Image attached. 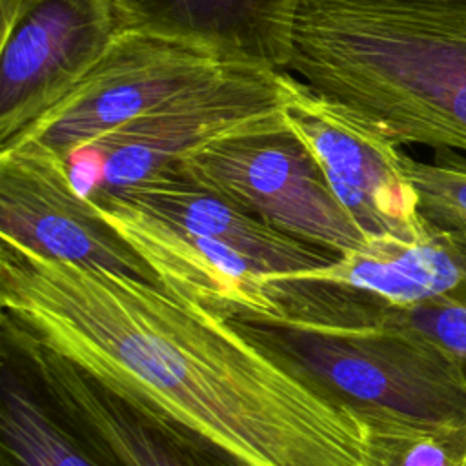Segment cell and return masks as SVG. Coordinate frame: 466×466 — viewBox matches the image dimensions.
<instances>
[{
  "label": "cell",
  "instance_id": "cell-10",
  "mask_svg": "<svg viewBox=\"0 0 466 466\" xmlns=\"http://www.w3.org/2000/svg\"><path fill=\"white\" fill-rule=\"evenodd\" d=\"M0 240L47 258L160 284L155 271L76 187L67 162L31 140L0 149Z\"/></svg>",
  "mask_w": 466,
  "mask_h": 466
},
{
  "label": "cell",
  "instance_id": "cell-12",
  "mask_svg": "<svg viewBox=\"0 0 466 466\" xmlns=\"http://www.w3.org/2000/svg\"><path fill=\"white\" fill-rule=\"evenodd\" d=\"M118 29L204 47L249 67L288 71L302 0H111Z\"/></svg>",
  "mask_w": 466,
  "mask_h": 466
},
{
  "label": "cell",
  "instance_id": "cell-2",
  "mask_svg": "<svg viewBox=\"0 0 466 466\" xmlns=\"http://www.w3.org/2000/svg\"><path fill=\"white\" fill-rule=\"evenodd\" d=\"M288 71L399 146L466 153V0H302Z\"/></svg>",
  "mask_w": 466,
  "mask_h": 466
},
{
  "label": "cell",
  "instance_id": "cell-11",
  "mask_svg": "<svg viewBox=\"0 0 466 466\" xmlns=\"http://www.w3.org/2000/svg\"><path fill=\"white\" fill-rule=\"evenodd\" d=\"M87 197L166 289L237 322H271L279 317L269 282L235 248L153 217L111 191Z\"/></svg>",
  "mask_w": 466,
  "mask_h": 466
},
{
  "label": "cell",
  "instance_id": "cell-8",
  "mask_svg": "<svg viewBox=\"0 0 466 466\" xmlns=\"http://www.w3.org/2000/svg\"><path fill=\"white\" fill-rule=\"evenodd\" d=\"M0 147L56 106L118 33L111 0H0Z\"/></svg>",
  "mask_w": 466,
  "mask_h": 466
},
{
  "label": "cell",
  "instance_id": "cell-17",
  "mask_svg": "<svg viewBox=\"0 0 466 466\" xmlns=\"http://www.w3.org/2000/svg\"><path fill=\"white\" fill-rule=\"evenodd\" d=\"M406 173L422 218L437 229H466V162L455 157L420 162L406 155Z\"/></svg>",
  "mask_w": 466,
  "mask_h": 466
},
{
  "label": "cell",
  "instance_id": "cell-3",
  "mask_svg": "<svg viewBox=\"0 0 466 466\" xmlns=\"http://www.w3.org/2000/svg\"><path fill=\"white\" fill-rule=\"evenodd\" d=\"M238 324L351 406L435 426L466 424V368L422 335L368 320Z\"/></svg>",
  "mask_w": 466,
  "mask_h": 466
},
{
  "label": "cell",
  "instance_id": "cell-14",
  "mask_svg": "<svg viewBox=\"0 0 466 466\" xmlns=\"http://www.w3.org/2000/svg\"><path fill=\"white\" fill-rule=\"evenodd\" d=\"M466 262L453 231L431 229L417 238L370 237L331 262L277 279L340 286L391 306L446 299L464 279Z\"/></svg>",
  "mask_w": 466,
  "mask_h": 466
},
{
  "label": "cell",
  "instance_id": "cell-6",
  "mask_svg": "<svg viewBox=\"0 0 466 466\" xmlns=\"http://www.w3.org/2000/svg\"><path fill=\"white\" fill-rule=\"evenodd\" d=\"M233 67L249 66L180 40L118 29L89 73L11 144L31 140L67 162L153 106Z\"/></svg>",
  "mask_w": 466,
  "mask_h": 466
},
{
  "label": "cell",
  "instance_id": "cell-13",
  "mask_svg": "<svg viewBox=\"0 0 466 466\" xmlns=\"http://www.w3.org/2000/svg\"><path fill=\"white\" fill-rule=\"evenodd\" d=\"M111 193L186 231L235 248L262 275L313 269L337 257L273 229L235 202L200 186L177 166Z\"/></svg>",
  "mask_w": 466,
  "mask_h": 466
},
{
  "label": "cell",
  "instance_id": "cell-5",
  "mask_svg": "<svg viewBox=\"0 0 466 466\" xmlns=\"http://www.w3.org/2000/svg\"><path fill=\"white\" fill-rule=\"evenodd\" d=\"M284 73L233 67L153 106L69 160L84 195L113 191L178 164L198 147L284 107Z\"/></svg>",
  "mask_w": 466,
  "mask_h": 466
},
{
  "label": "cell",
  "instance_id": "cell-7",
  "mask_svg": "<svg viewBox=\"0 0 466 466\" xmlns=\"http://www.w3.org/2000/svg\"><path fill=\"white\" fill-rule=\"evenodd\" d=\"M0 342L104 466H246L0 319Z\"/></svg>",
  "mask_w": 466,
  "mask_h": 466
},
{
  "label": "cell",
  "instance_id": "cell-18",
  "mask_svg": "<svg viewBox=\"0 0 466 466\" xmlns=\"http://www.w3.org/2000/svg\"><path fill=\"white\" fill-rule=\"evenodd\" d=\"M451 231H453V235H455V238H457V242H459V248H461V251H462V255H464V262H466V229H451ZM446 299L455 300V302H461V304L466 306V275H464V279L461 280V284H459Z\"/></svg>",
  "mask_w": 466,
  "mask_h": 466
},
{
  "label": "cell",
  "instance_id": "cell-16",
  "mask_svg": "<svg viewBox=\"0 0 466 466\" xmlns=\"http://www.w3.org/2000/svg\"><path fill=\"white\" fill-rule=\"evenodd\" d=\"M359 411L366 466H466V424H424L375 408Z\"/></svg>",
  "mask_w": 466,
  "mask_h": 466
},
{
  "label": "cell",
  "instance_id": "cell-9",
  "mask_svg": "<svg viewBox=\"0 0 466 466\" xmlns=\"http://www.w3.org/2000/svg\"><path fill=\"white\" fill-rule=\"evenodd\" d=\"M284 113L368 238H417L431 229L419 211L397 142L289 71L284 73Z\"/></svg>",
  "mask_w": 466,
  "mask_h": 466
},
{
  "label": "cell",
  "instance_id": "cell-4",
  "mask_svg": "<svg viewBox=\"0 0 466 466\" xmlns=\"http://www.w3.org/2000/svg\"><path fill=\"white\" fill-rule=\"evenodd\" d=\"M177 167L273 229L333 255L368 240L284 107L198 147Z\"/></svg>",
  "mask_w": 466,
  "mask_h": 466
},
{
  "label": "cell",
  "instance_id": "cell-15",
  "mask_svg": "<svg viewBox=\"0 0 466 466\" xmlns=\"http://www.w3.org/2000/svg\"><path fill=\"white\" fill-rule=\"evenodd\" d=\"M0 466H104L24 366L0 351Z\"/></svg>",
  "mask_w": 466,
  "mask_h": 466
},
{
  "label": "cell",
  "instance_id": "cell-1",
  "mask_svg": "<svg viewBox=\"0 0 466 466\" xmlns=\"http://www.w3.org/2000/svg\"><path fill=\"white\" fill-rule=\"evenodd\" d=\"M0 319L246 466H366L359 408L162 284L0 240Z\"/></svg>",
  "mask_w": 466,
  "mask_h": 466
}]
</instances>
